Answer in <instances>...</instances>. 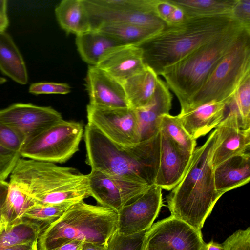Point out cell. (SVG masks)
Returning a JSON list of instances; mask_svg holds the SVG:
<instances>
[{
    "label": "cell",
    "instance_id": "40",
    "mask_svg": "<svg viewBox=\"0 0 250 250\" xmlns=\"http://www.w3.org/2000/svg\"><path fill=\"white\" fill-rule=\"evenodd\" d=\"M186 19L184 11L179 7L175 5V7L166 24L167 26L177 25L183 22Z\"/></svg>",
    "mask_w": 250,
    "mask_h": 250
},
{
    "label": "cell",
    "instance_id": "47",
    "mask_svg": "<svg viewBox=\"0 0 250 250\" xmlns=\"http://www.w3.org/2000/svg\"><path fill=\"white\" fill-rule=\"evenodd\" d=\"M3 228H4V226L0 219V232L3 230Z\"/></svg>",
    "mask_w": 250,
    "mask_h": 250
},
{
    "label": "cell",
    "instance_id": "32",
    "mask_svg": "<svg viewBox=\"0 0 250 250\" xmlns=\"http://www.w3.org/2000/svg\"><path fill=\"white\" fill-rule=\"evenodd\" d=\"M74 203L39 206L34 205L24 213L22 218L38 223L44 228L59 218Z\"/></svg>",
    "mask_w": 250,
    "mask_h": 250
},
{
    "label": "cell",
    "instance_id": "28",
    "mask_svg": "<svg viewBox=\"0 0 250 250\" xmlns=\"http://www.w3.org/2000/svg\"><path fill=\"white\" fill-rule=\"evenodd\" d=\"M44 226L22 218L6 227L0 232V250L12 246L38 241Z\"/></svg>",
    "mask_w": 250,
    "mask_h": 250
},
{
    "label": "cell",
    "instance_id": "35",
    "mask_svg": "<svg viewBox=\"0 0 250 250\" xmlns=\"http://www.w3.org/2000/svg\"><path fill=\"white\" fill-rule=\"evenodd\" d=\"M21 157L19 152L0 144V180L5 181Z\"/></svg>",
    "mask_w": 250,
    "mask_h": 250
},
{
    "label": "cell",
    "instance_id": "9",
    "mask_svg": "<svg viewBox=\"0 0 250 250\" xmlns=\"http://www.w3.org/2000/svg\"><path fill=\"white\" fill-rule=\"evenodd\" d=\"M91 30L111 23H128L161 31L166 24L155 14L156 0H83Z\"/></svg>",
    "mask_w": 250,
    "mask_h": 250
},
{
    "label": "cell",
    "instance_id": "30",
    "mask_svg": "<svg viewBox=\"0 0 250 250\" xmlns=\"http://www.w3.org/2000/svg\"><path fill=\"white\" fill-rule=\"evenodd\" d=\"M159 131L167 136L182 151L192 154L196 146V140L186 130L177 116L169 114L162 115Z\"/></svg>",
    "mask_w": 250,
    "mask_h": 250
},
{
    "label": "cell",
    "instance_id": "7",
    "mask_svg": "<svg viewBox=\"0 0 250 250\" xmlns=\"http://www.w3.org/2000/svg\"><path fill=\"white\" fill-rule=\"evenodd\" d=\"M249 72L250 30L246 29L218 63L201 88L181 109L180 113L213 101L229 104L238 84Z\"/></svg>",
    "mask_w": 250,
    "mask_h": 250
},
{
    "label": "cell",
    "instance_id": "1",
    "mask_svg": "<svg viewBox=\"0 0 250 250\" xmlns=\"http://www.w3.org/2000/svg\"><path fill=\"white\" fill-rule=\"evenodd\" d=\"M221 140L216 128L203 145L195 148L186 174L166 197L170 215L199 231L222 196L215 188L212 164Z\"/></svg>",
    "mask_w": 250,
    "mask_h": 250
},
{
    "label": "cell",
    "instance_id": "20",
    "mask_svg": "<svg viewBox=\"0 0 250 250\" xmlns=\"http://www.w3.org/2000/svg\"><path fill=\"white\" fill-rule=\"evenodd\" d=\"M226 102H211L177 116L183 126L194 139L204 136L217 126L227 113Z\"/></svg>",
    "mask_w": 250,
    "mask_h": 250
},
{
    "label": "cell",
    "instance_id": "18",
    "mask_svg": "<svg viewBox=\"0 0 250 250\" xmlns=\"http://www.w3.org/2000/svg\"><path fill=\"white\" fill-rule=\"evenodd\" d=\"M122 83L146 66L139 46L121 45L106 54L96 65Z\"/></svg>",
    "mask_w": 250,
    "mask_h": 250
},
{
    "label": "cell",
    "instance_id": "12",
    "mask_svg": "<svg viewBox=\"0 0 250 250\" xmlns=\"http://www.w3.org/2000/svg\"><path fill=\"white\" fill-rule=\"evenodd\" d=\"M206 242L201 231L172 216L148 230L146 250H201Z\"/></svg>",
    "mask_w": 250,
    "mask_h": 250
},
{
    "label": "cell",
    "instance_id": "21",
    "mask_svg": "<svg viewBox=\"0 0 250 250\" xmlns=\"http://www.w3.org/2000/svg\"><path fill=\"white\" fill-rule=\"evenodd\" d=\"M215 188L223 195L249 183L250 180V152L231 157L214 167Z\"/></svg>",
    "mask_w": 250,
    "mask_h": 250
},
{
    "label": "cell",
    "instance_id": "34",
    "mask_svg": "<svg viewBox=\"0 0 250 250\" xmlns=\"http://www.w3.org/2000/svg\"><path fill=\"white\" fill-rule=\"evenodd\" d=\"M222 245L223 250H250V227L236 231Z\"/></svg>",
    "mask_w": 250,
    "mask_h": 250
},
{
    "label": "cell",
    "instance_id": "14",
    "mask_svg": "<svg viewBox=\"0 0 250 250\" xmlns=\"http://www.w3.org/2000/svg\"><path fill=\"white\" fill-rule=\"evenodd\" d=\"M162 190L153 184L135 200L124 206L118 212L116 231L130 235L149 229L164 206Z\"/></svg>",
    "mask_w": 250,
    "mask_h": 250
},
{
    "label": "cell",
    "instance_id": "31",
    "mask_svg": "<svg viewBox=\"0 0 250 250\" xmlns=\"http://www.w3.org/2000/svg\"><path fill=\"white\" fill-rule=\"evenodd\" d=\"M232 100L238 114L240 128L250 129V72L238 84Z\"/></svg>",
    "mask_w": 250,
    "mask_h": 250
},
{
    "label": "cell",
    "instance_id": "2",
    "mask_svg": "<svg viewBox=\"0 0 250 250\" xmlns=\"http://www.w3.org/2000/svg\"><path fill=\"white\" fill-rule=\"evenodd\" d=\"M86 163L106 175L151 186L159 165L160 133L131 146L113 142L87 123L84 132Z\"/></svg>",
    "mask_w": 250,
    "mask_h": 250
},
{
    "label": "cell",
    "instance_id": "48",
    "mask_svg": "<svg viewBox=\"0 0 250 250\" xmlns=\"http://www.w3.org/2000/svg\"></svg>",
    "mask_w": 250,
    "mask_h": 250
},
{
    "label": "cell",
    "instance_id": "10",
    "mask_svg": "<svg viewBox=\"0 0 250 250\" xmlns=\"http://www.w3.org/2000/svg\"><path fill=\"white\" fill-rule=\"evenodd\" d=\"M86 111L88 123L116 144L128 146L140 142L134 110L129 107L103 108L89 104Z\"/></svg>",
    "mask_w": 250,
    "mask_h": 250
},
{
    "label": "cell",
    "instance_id": "24",
    "mask_svg": "<svg viewBox=\"0 0 250 250\" xmlns=\"http://www.w3.org/2000/svg\"><path fill=\"white\" fill-rule=\"evenodd\" d=\"M55 13L59 25L68 34L77 36L91 30L83 0H63L56 6Z\"/></svg>",
    "mask_w": 250,
    "mask_h": 250
},
{
    "label": "cell",
    "instance_id": "19",
    "mask_svg": "<svg viewBox=\"0 0 250 250\" xmlns=\"http://www.w3.org/2000/svg\"><path fill=\"white\" fill-rule=\"evenodd\" d=\"M172 96L166 83L158 78L153 96L144 107L134 110L137 117L140 142L147 140L159 131L161 117L169 114Z\"/></svg>",
    "mask_w": 250,
    "mask_h": 250
},
{
    "label": "cell",
    "instance_id": "6",
    "mask_svg": "<svg viewBox=\"0 0 250 250\" xmlns=\"http://www.w3.org/2000/svg\"><path fill=\"white\" fill-rule=\"evenodd\" d=\"M246 29L249 30L238 24L164 70L161 75L177 96L181 109L201 88L218 63Z\"/></svg>",
    "mask_w": 250,
    "mask_h": 250
},
{
    "label": "cell",
    "instance_id": "27",
    "mask_svg": "<svg viewBox=\"0 0 250 250\" xmlns=\"http://www.w3.org/2000/svg\"><path fill=\"white\" fill-rule=\"evenodd\" d=\"M181 8L186 18L226 16L231 17L236 0H169Z\"/></svg>",
    "mask_w": 250,
    "mask_h": 250
},
{
    "label": "cell",
    "instance_id": "37",
    "mask_svg": "<svg viewBox=\"0 0 250 250\" xmlns=\"http://www.w3.org/2000/svg\"><path fill=\"white\" fill-rule=\"evenodd\" d=\"M71 91V87L66 83L40 82L30 85L29 92L34 94H66Z\"/></svg>",
    "mask_w": 250,
    "mask_h": 250
},
{
    "label": "cell",
    "instance_id": "15",
    "mask_svg": "<svg viewBox=\"0 0 250 250\" xmlns=\"http://www.w3.org/2000/svg\"><path fill=\"white\" fill-rule=\"evenodd\" d=\"M216 128L220 131L221 140L212 155L213 167L231 157L250 152V129L240 128L232 100L227 105L226 117Z\"/></svg>",
    "mask_w": 250,
    "mask_h": 250
},
{
    "label": "cell",
    "instance_id": "44",
    "mask_svg": "<svg viewBox=\"0 0 250 250\" xmlns=\"http://www.w3.org/2000/svg\"><path fill=\"white\" fill-rule=\"evenodd\" d=\"M9 182L0 180V210L7 196Z\"/></svg>",
    "mask_w": 250,
    "mask_h": 250
},
{
    "label": "cell",
    "instance_id": "39",
    "mask_svg": "<svg viewBox=\"0 0 250 250\" xmlns=\"http://www.w3.org/2000/svg\"><path fill=\"white\" fill-rule=\"evenodd\" d=\"M175 5L169 0H157L155 6L156 15L166 23Z\"/></svg>",
    "mask_w": 250,
    "mask_h": 250
},
{
    "label": "cell",
    "instance_id": "17",
    "mask_svg": "<svg viewBox=\"0 0 250 250\" xmlns=\"http://www.w3.org/2000/svg\"><path fill=\"white\" fill-rule=\"evenodd\" d=\"M160 133V161L154 184L162 189L171 190L186 174L192 154L182 151L165 134Z\"/></svg>",
    "mask_w": 250,
    "mask_h": 250
},
{
    "label": "cell",
    "instance_id": "26",
    "mask_svg": "<svg viewBox=\"0 0 250 250\" xmlns=\"http://www.w3.org/2000/svg\"><path fill=\"white\" fill-rule=\"evenodd\" d=\"M94 30L104 33L123 45L139 46L158 33L159 30L128 23L102 24Z\"/></svg>",
    "mask_w": 250,
    "mask_h": 250
},
{
    "label": "cell",
    "instance_id": "43",
    "mask_svg": "<svg viewBox=\"0 0 250 250\" xmlns=\"http://www.w3.org/2000/svg\"><path fill=\"white\" fill-rule=\"evenodd\" d=\"M37 241L18 244L4 248L1 250H38Z\"/></svg>",
    "mask_w": 250,
    "mask_h": 250
},
{
    "label": "cell",
    "instance_id": "42",
    "mask_svg": "<svg viewBox=\"0 0 250 250\" xmlns=\"http://www.w3.org/2000/svg\"><path fill=\"white\" fill-rule=\"evenodd\" d=\"M83 243L82 241L74 240L63 244L52 250H80Z\"/></svg>",
    "mask_w": 250,
    "mask_h": 250
},
{
    "label": "cell",
    "instance_id": "25",
    "mask_svg": "<svg viewBox=\"0 0 250 250\" xmlns=\"http://www.w3.org/2000/svg\"><path fill=\"white\" fill-rule=\"evenodd\" d=\"M0 70L19 84L28 83L24 60L12 38L5 31L0 32Z\"/></svg>",
    "mask_w": 250,
    "mask_h": 250
},
{
    "label": "cell",
    "instance_id": "5",
    "mask_svg": "<svg viewBox=\"0 0 250 250\" xmlns=\"http://www.w3.org/2000/svg\"><path fill=\"white\" fill-rule=\"evenodd\" d=\"M118 212L83 200L72 204L55 221L41 231L38 250H52L67 242L105 244L117 228Z\"/></svg>",
    "mask_w": 250,
    "mask_h": 250
},
{
    "label": "cell",
    "instance_id": "33",
    "mask_svg": "<svg viewBox=\"0 0 250 250\" xmlns=\"http://www.w3.org/2000/svg\"><path fill=\"white\" fill-rule=\"evenodd\" d=\"M148 230L130 235L116 230L107 242L106 250H145Z\"/></svg>",
    "mask_w": 250,
    "mask_h": 250
},
{
    "label": "cell",
    "instance_id": "3",
    "mask_svg": "<svg viewBox=\"0 0 250 250\" xmlns=\"http://www.w3.org/2000/svg\"><path fill=\"white\" fill-rule=\"evenodd\" d=\"M240 24L226 16L187 18L166 26L140 47L145 65L158 76L202 45Z\"/></svg>",
    "mask_w": 250,
    "mask_h": 250
},
{
    "label": "cell",
    "instance_id": "11",
    "mask_svg": "<svg viewBox=\"0 0 250 250\" xmlns=\"http://www.w3.org/2000/svg\"><path fill=\"white\" fill-rule=\"evenodd\" d=\"M87 176L90 196L93 197L99 205L117 212L124 206L143 194L150 186L111 176L93 169Z\"/></svg>",
    "mask_w": 250,
    "mask_h": 250
},
{
    "label": "cell",
    "instance_id": "36",
    "mask_svg": "<svg viewBox=\"0 0 250 250\" xmlns=\"http://www.w3.org/2000/svg\"><path fill=\"white\" fill-rule=\"evenodd\" d=\"M25 144L23 138L7 126L0 123V144L19 152Z\"/></svg>",
    "mask_w": 250,
    "mask_h": 250
},
{
    "label": "cell",
    "instance_id": "38",
    "mask_svg": "<svg viewBox=\"0 0 250 250\" xmlns=\"http://www.w3.org/2000/svg\"><path fill=\"white\" fill-rule=\"evenodd\" d=\"M231 18L250 30V0H236Z\"/></svg>",
    "mask_w": 250,
    "mask_h": 250
},
{
    "label": "cell",
    "instance_id": "45",
    "mask_svg": "<svg viewBox=\"0 0 250 250\" xmlns=\"http://www.w3.org/2000/svg\"><path fill=\"white\" fill-rule=\"evenodd\" d=\"M106 244L84 242L80 250H106Z\"/></svg>",
    "mask_w": 250,
    "mask_h": 250
},
{
    "label": "cell",
    "instance_id": "13",
    "mask_svg": "<svg viewBox=\"0 0 250 250\" xmlns=\"http://www.w3.org/2000/svg\"><path fill=\"white\" fill-rule=\"evenodd\" d=\"M62 119L53 108L30 103H16L0 110V123L21 135L25 144Z\"/></svg>",
    "mask_w": 250,
    "mask_h": 250
},
{
    "label": "cell",
    "instance_id": "41",
    "mask_svg": "<svg viewBox=\"0 0 250 250\" xmlns=\"http://www.w3.org/2000/svg\"><path fill=\"white\" fill-rule=\"evenodd\" d=\"M7 3L6 0H0V32L5 31L9 25Z\"/></svg>",
    "mask_w": 250,
    "mask_h": 250
},
{
    "label": "cell",
    "instance_id": "4",
    "mask_svg": "<svg viewBox=\"0 0 250 250\" xmlns=\"http://www.w3.org/2000/svg\"><path fill=\"white\" fill-rule=\"evenodd\" d=\"M9 181L27 195L34 205L76 203L90 196L87 175L50 162L21 158Z\"/></svg>",
    "mask_w": 250,
    "mask_h": 250
},
{
    "label": "cell",
    "instance_id": "22",
    "mask_svg": "<svg viewBox=\"0 0 250 250\" xmlns=\"http://www.w3.org/2000/svg\"><path fill=\"white\" fill-rule=\"evenodd\" d=\"M158 78V76L146 66L122 83L129 108L136 110L148 104L155 92Z\"/></svg>",
    "mask_w": 250,
    "mask_h": 250
},
{
    "label": "cell",
    "instance_id": "8",
    "mask_svg": "<svg viewBox=\"0 0 250 250\" xmlns=\"http://www.w3.org/2000/svg\"><path fill=\"white\" fill-rule=\"evenodd\" d=\"M83 125L62 119L26 142L21 157L52 163H62L79 150L83 134Z\"/></svg>",
    "mask_w": 250,
    "mask_h": 250
},
{
    "label": "cell",
    "instance_id": "23",
    "mask_svg": "<svg viewBox=\"0 0 250 250\" xmlns=\"http://www.w3.org/2000/svg\"><path fill=\"white\" fill-rule=\"evenodd\" d=\"M75 42L82 60L92 66H96L106 54L123 45L111 37L94 30L77 35Z\"/></svg>",
    "mask_w": 250,
    "mask_h": 250
},
{
    "label": "cell",
    "instance_id": "46",
    "mask_svg": "<svg viewBox=\"0 0 250 250\" xmlns=\"http://www.w3.org/2000/svg\"><path fill=\"white\" fill-rule=\"evenodd\" d=\"M201 250H223L222 244L213 241L205 243Z\"/></svg>",
    "mask_w": 250,
    "mask_h": 250
},
{
    "label": "cell",
    "instance_id": "16",
    "mask_svg": "<svg viewBox=\"0 0 250 250\" xmlns=\"http://www.w3.org/2000/svg\"><path fill=\"white\" fill-rule=\"evenodd\" d=\"M85 85L89 104L108 108L129 107L122 84L97 66H89Z\"/></svg>",
    "mask_w": 250,
    "mask_h": 250
},
{
    "label": "cell",
    "instance_id": "29",
    "mask_svg": "<svg viewBox=\"0 0 250 250\" xmlns=\"http://www.w3.org/2000/svg\"><path fill=\"white\" fill-rule=\"evenodd\" d=\"M33 205L27 195L15 183L9 182L8 193L0 210L4 228L22 219L25 211Z\"/></svg>",
    "mask_w": 250,
    "mask_h": 250
}]
</instances>
